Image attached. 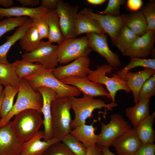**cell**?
I'll use <instances>...</instances> for the list:
<instances>
[{
	"instance_id": "cell-1",
	"label": "cell",
	"mask_w": 155,
	"mask_h": 155,
	"mask_svg": "<svg viewBox=\"0 0 155 155\" xmlns=\"http://www.w3.org/2000/svg\"><path fill=\"white\" fill-rule=\"evenodd\" d=\"M16 101L6 116L0 120V128L5 126L11 119L20 112L28 109L36 110L42 113L43 98L37 90L33 89L24 78L20 80Z\"/></svg>"
},
{
	"instance_id": "cell-2",
	"label": "cell",
	"mask_w": 155,
	"mask_h": 155,
	"mask_svg": "<svg viewBox=\"0 0 155 155\" xmlns=\"http://www.w3.org/2000/svg\"><path fill=\"white\" fill-rule=\"evenodd\" d=\"M34 89L44 86L54 90L56 93V98L65 97H75L80 95L81 92L76 87L66 84L57 78L52 71L42 68L35 73L24 78Z\"/></svg>"
},
{
	"instance_id": "cell-3",
	"label": "cell",
	"mask_w": 155,
	"mask_h": 155,
	"mask_svg": "<svg viewBox=\"0 0 155 155\" xmlns=\"http://www.w3.org/2000/svg\"><path fill=\"white\" fill-rule=\"evenodd\" d=\"M93 98L85 95L80 98L69 97L71 108L75 114L71 124L72 128L85 124L88 118L93 117L92 113L96 109L104 108L108 111H111L118 106L115 102L106 103L103 100Z\"/></svg>"
},
{
	"instance_id": "cell-4",
	"label": "cell",
	"mask_w": 155,
	"mask_h": 155,
	"mask_svg": "<svg viewBox=\"0 0 155 155\" xmlns=\"http://www.w3.org/2000/svg\"><path fill=\"white\" fill-rule=\"evenodd\" d=\"M71 108L69 97L56 98L51 103V126L53 135L61 141L71 130Z\"/></svg>"
},
{
	"instance_id": "cell-5",
	"label": "cell",
	"mask_w": 155,
	"mask_h": 155,
	"mask_svg": "<svg viewBox=\"0 0 155 155\" xmlns=\"http://www.w3.org/2000/svg\"><path fill=\"white\" fill-rule=\"evenodd\" d=\"M15 116L11 121L12 129L17 137L24 142L33 137L43 124L41 114L34 109L25 110Z\"/></svg>"
},
{
	"instance_id": "cell-6",
	"label": "cell",
	"mask_w": 155,
	"mask_h": 155,
	"mask_svg": "<svg viewBox=\"0 0 155 155\" xmlns=\"http://www.w3.org/2000/svg\"><path fill=\"white\" fill-rule=\"evenodd\" d=\"M113 68L110 65L104 64L98 67L94 70L90 69L87 75L90 81L105 85L108 92L112 102H115V96L119 90H124L127 93L131 91L126 82L120 78L116 74L109 77L106 73H111Z\"/></svg>"
},
{
	"instance_id": "cell-7",
	"label": "cell",
	"mask_w": 155,
	"mask_h": 155,
	"mask_svg": "<svg viewBox=\"0 0 155 155\" xmlns=\"http://www.w3.org/2000/svg\"><path fill=\"white\" fill-rule=\"evenodd\" d=\"M92 51L86 36L65 38L57 45L59 63L66 64L80 58L88 57Z\"/></svg>"
},
{
	"instance_id": "cell-8",
	"label": "cell",
	"mask_w": 155,
	"mask_h": 155,
	"mask_svg": "<svg viewBox=\"0 0 155 155\" xmlns=\"http://www.w3.org/2000/svg\"><path fill=\"white\" fill-rule=\"evenodd\" d=\"M110 118L109 122L107 124L100 122L101 132L97 135L96 144L101 147L109 148L116 138L132 128L119 114H112Z\"/></svg>"
},
{
	"instance_id": "cell-9",
	"label": "cell",
	"mask_w": 155,
	"mask_h": 155,
	"mask_svg": "<svg viewBox=\"0 0 155 155\" xmlns=\"http://www.w3.org/2000/svg\"><path fill=\"white\" fill-rule=\"evenodd\" d=\"M22 59L31 62H37L46 69L52 70L59 63L57 45L49 41H40L37 48L30 52H25L21 56Z\"/></svg>"
},
{
	"instance_id": "cell-10",
	"label": "cell",
	"mask_w": 155,
	"mask_h": 155,
	"mask_svg": "<svg viewBox=\"0 0 155 155\" xmlns=\"http://www.w3.org/2000/svg\"><path fill=\"white\" fill-rule=\"evenodd\" d=\"M78 6H71L68 3L58 0L56 10L59 18L62 34L65 38H75L76 20Z\"/></svg>"
},
{
	"instance_id": "cell-11",
	"label": "cell",
	"mask_w": 155,
	"mask_h": 155,
	"mask_svg": "<svg viewBox=\"0 0 155 155\" xmlns=\"http://www.w3.org/2000/svg\"><path fill=\"white\" fill-rule=\"evenodd\" d=\"M80 13L96 21L105 32L109 35L113 45H115L117 35L124 25L126 15L117 17L101 15L94 13L90 8H87L83 9Z\"/></svg>"
},
{
	"instance_id": "cell-12",
	"label": "cell",
	"mask_w": 155,
	"mask_h": 155,
	"mask_svg": "<svg viewBox=\"0 0 155 155\" xmlns=\"http://www.w3.org/2000/svg\"><path fill=\"white\" fill-rule=\"evenodd\" d=\"M86 36L92 51L97 52L104 57L108 65L113 68H116L120 65L119 56L109 49L106 35L90 33L86 34Z\"/></svg>"
},
{
	"instance_id": "cell-13",
	"label": "cell",
	"mask_w": 155,
	"mask_h": 155,
	"mask_svg": "<svg viewBox=\"0 0 155 155\" xmlns=\"http://www.w3.org/2000/svg\"><path fill=\"white\" fill-rule=\"evenodd\" d=\"M24 143L15 134L11 121L0 128V155H21Z\"/></svg>"
},
{
	"instance_id": "cell-14",
	"label": "cell",
	"mask_w": 155,
	"mask_h": 155,
	"mask_svg": "<svg viewBox=\"0 0 155 155\" xmlns=\"http://www.w3.org/2000/svg\"><path fill=\"white\" fill-rule=\"evenodd\" d=\"M63 83L71 85L78 89L84 95L93 97L105 96L111 100L110 94L102 85L89 80L87 76L80 77L73 76L65 78L61 80Z\"/></svg>"
},
{
	"instance_id": "cell-15",
	"label": "cell",
	"mask_w": 155,
	"mask_h": 155,
	"mask_svg": "<svg viewBox=\"0 0 155 155\" xmlns=\"http://www.w3.org/2000/svg\"><path fill=\"white\" fill-rule=\"evenodd\" d=\"M90 60L88 57L77 59L65 65L56 67L52 70L54 76L59 80L73 76L85 77L90 69Z\"/></svg>"
},
{
	"instance_id": "cell-16",
	"label": "cell",
	"mask_w": 155,
	"mask_h": 155,
	"mask_svg": "<svg viewBox=\"0 0 155 155\" xmlns=\"http://www.w3.org/2000/svg\"><path fill=\"white\" fill-rule=\"evenodd\" d=\"M155 40V32L148 30L144 35L137 37L122 54L125 57L145 59L152 54Z\"/></svg>"
},
{
	"instance_id": "cell-17",
	"label": "cell",
	"mask_w": 155,
	"mask_h": 155,
	"mask_svg": "<svg viewBox=\"0 0 155 155\" xmlns=\"http://www.w3.org/2000/svg\"><path fill=\"white\" fill-rule=\"evenodd\" d=\"M142 144L133 128L116 138L112 146L119 155H134Z\"/></svg>"
},
{
	"instance_id": "cell-18",
	"label": "cell",
	"mask_w": 155,
	"mask_h": 155,
	"mask_svg": "<svg viewBox=\"0 0 155 155\" xmlns=\"http://www.w3.org/2000/svg\"><path fill=\"white\" fill-rule=\"evenodd\" d=\"M43 98L42 113L43 116L44 135L43 141H46L54 137L51 126V105L52 101L56 98L57 94L53 90L44 86L37 88Z\"/></svg>"
},
{
	"instance_id": "cell-19",
	"label": "cell",
	"mask_w": 155,
	"mask_h": 155,
	"mask_svg": "<svg viewBox=\"0 0 155 155\" xmlns=\"http://www.w3.org/2000/svg\"><path fill=\"white\" fill-rule=\"evenodd\" d=\"M44 135V131H39L31 139L24 142L21 155H42L50 146L61 141L54 137L46 141H42L41 139Z\"/></svg>"
},
{
	"instance_id": "cell-20",
	"label": "cell",
	"mask_w": 155,
	"mask_h": 155,
	"mask_svg": "<svg viewBox=\"0 0 155 155\" xmlns=\"http://www.w3.org/2000/svg\"><path fill=\"white\" fill-rule=\"evenodd\" d=\"M154 74L155 70L146 67L137 72L129 71L126 74L124 80L133 93L135 104L138 102L139 93L142 86L149 78Z\"/></svg>"
},
{
	"instance_id": "cell-21",
	"label": "cell",
	"mask_w": 155,
	"mask_h": 155,
	"mask_svg": "<svg viewBox=\"0 0 155 155\" xmlns=\"http://www.w3.org/2000/svg\"><path fill=\"white\" fill-rule=\"evenodd\" d=\"M49 10L41 5L35 8L25 7H13L8 8H0V18L29 17L34 18L45 16Z\"/></svg>"
},
{
	"instance_id": "cell-22",
	"label": "cell",
	"mask_w": 155,
	"mask_h": 155,
	"mask_svg": "<svg viewBox=\"0 0 155 155\" xmlns=\"http://www.w3.org/2000/svg\"><path fill=\"white\" fill-rule=\"evenodd\" d=\"M97 121L94 119L90 125L85 124L77 127L71 130L70 133L86 148L93 147L96 144L97 141V135L95 133L97 127L93 126Z\"/></svg>"
},
{
	"instance_id": "cell-23",
	"label": "cell",
	"mask_w": 155,
	"mask_h": 155,
	"mask_svg": "<svg viewBox=\"0 0 155 155\" xmlns=\"http://www.w3.org/2000/svg\"><path fill=\"white\" fill-rule=\"evenodd\" d=\"M32 19L28 18L22 25L18 28L11 36H7L6 41L0 46V63L8 64L7 55L11 46L24 35L28 28L32 25Z\"/></svg>"
},
{
	"instance_id": "cell-24",
	"label": "cell",
	"mask_w": 155,
	"mask_h": 155,
	"mask_svg": "<svg viewBox=\"0 0 155 155\" xmlns=\"http://www.w3.org/2000/svg\"><path fill=\"white\" fill-rule=\"evenodd\" d=\"M125 115L135 129L139 123L150 114V99L139 101L133 106L128 107Z\"/></svg>"
},
{
	"instance_id": "cell-25",
	"label": "cell",
	"mask_w": 155,
	"mask_h": 155,
	"mask_svg": "<svg viewBox=\"0 0 155 155\" xmlns=\"http://www.w3.org/2000/svg\"><path fill=\"white\" fill-rule=\"evenodd\" d=\"M155 118L154 111L140 122L135 129L143 144L153 143L155 141V133L153 127Z\"/></svg>"
},
{
	"instance_id": "cell-26",
	"label": "cell",
	"mask_w": 155,
	"mask_h": 155,
	"mask_svg": "<svg viewBox=\"0 0 155 155\" xmlns=\"http://www.w3.org/2000/svg\"><path fill=\"white\" fill-rule=\"evenodd\" d=\"M49 29L48 41L51 43H61L65 39L63 35L59 25V18L56 9L49 10L45 16Z\"/></svg>"
},
{
	"instance_id": "cell-27",
	"label": "cell",
	"mask_w": 155,
	"mask_h": 155,
	"mask_svg": "<svg viewBox=\"0 0 155 155\" xmlns=\"http://www.w3.org/2000/svg\"><path fill=\"white\" fill-rule=\"evenodd\" d=\"M76 31L77 36L84 33H106L96 21L80 13H78L77 16Z\"/></svg>"
},
{
	"instance_id": "cell-28",
	"label": "cell",
	"mask_w": 155,
	"mask_h": 155,
	"mask_svg": "<svg viewBox=\"0 0 155 155\" xmlns=\"http://www.w3.org/2000/svg\"><path fill=\"white\" fill-rule=\"evenodd\" d=\"M124 25L139 36L144 35L148 30L146 20L141 11L126 15Z\"/></svg>"
},
{
	"instance_id": "cell-29",
	"label": "cell",
	"mask_w": 155,
	"mask_h": 155,
	"mask_svg": "<svg viewBox=\"0 0 155 155\" xmlns=\"http://www.w3.org/2000/svg\"><path fill=\"white\" fill-rule=\"evenodd\" d=\"M15 62L8 64L0 63V84L5 87L11 85L19 89L20 80L15 70Z\"/></svg>"
},
{
	"instance_id": "cell-30",
	"label": "cell",
	"mask_w": 155,
	"mask_h": 155,
	"mask_svg": "<svg viewBox=\"0 0 155 155\" xmlns=\"http://www.w3.org/2000/svg\"><path fill=\"white\" fill-rule=\"evenodd\" d=\"M138 37L128 27L123 25L117 33L115 45L123 53L132 44Z\"/></svg>"
},
{
	"instance_id": "cell-31",
	"label": "cell",
	"mask_w": 155,
	"mask_h": 155,
	"mask_svg": "<svg viewBox=\"0 0 155 155\" xmlns=\"http://www.w3.org/2000/svg\"><path fill=\"white\" fill-rule=\"evenodd\" d=\"M41 40L36 28L32 24L19 40V44L25 52H30L37 48Z\"/></svg>"
},
{
	"instance_id": "cell-32",
	"label": "cell",
	"mask_w": 155,
	"mask_h": 155,
	"mask_svg": "<svg viewBox=\"0 0 155 155\" xmlns=\"http://www.w3.org/2000/svg\"><path fill=\"white\" fill-rule=\"evenodd\" d=\"M129 63L116 73L120 78L124 80L126 73L135 67H142L155 70V59H146L140 57H130Z\"/></svg>"
},
{
	"instance_id": "cell-33",
	"label": "cell",
	"mask_w": 155,
	"mask_h": 155,
	"mask_svg": "<svg viewBox=\"0 0 155 155\" xmlns=\"http://www.w3.org/2000/svg\"><path fill=\"white\" fill-rule=\"evenodd\" d=\"M15 62L16 73L20 80L35 73L43 67L40 64H35L22 59L17 60Z\"/></svg>"
},
{
	"instance_id": "cell-34",
	"label": "cell",
	"mask_w": 155,
	"mask_h": 155,
	"mask_svg": "<svg viewBox=\"0 0 155 155\" xmlns=\"http://www.w3.org/2000/svg\"><path fill=\"white\" fill-rule=\"evenodd\" d=\"M5 87L3 89L4 96L1 110V119L5 117L12 109L14 97L18 91V89L10 85Z\"/></svg>"
},
{
	"instance_id": "cell-35",
	"label": "cell",
	"mask_w": 155,
	"mask_h": 155,
	"mask_svg": "<svg viewBox=\"0 0 155 155\" xmlns=\"http://www.w3.org/2000/svg\"><path fill=\"white\" fill-rule=\"evenodd\" d=\"M28 19V17L7 18L0 21V38L7 32L13 30L23 25Z\"/></svg>"
},
{
	"instance_id": "cell-36",
	"label": "cell",
	"mask_w": 155,
	"mask_h": 155,
	"mask_svg": "<svg viewBox=\"0 0 155 155\" xmlns=\"http://www.w3.org/2000/svg\"><path fill=\"white\" fill-rule=\"evenodd\" d=\"M61 141L75 155H86L87 148L70 133L64 136Z\"/></svg>"
},
{
	"instance_id": "cell-37",
	"label": "cell",
	"mask_w": 155,
	"mask_h": 155,
	"mask_svg": "<svg viewBox=\"0 0 155 155\" xmlns=\"http://www.w3.org/2000/svg\"><path fill=\"white\" fill-rule=\"evenodd\" d=\"M155 95V74L149 78L144 83L139 91L138 102L150 99Z\"/></svg>"
},
{
	"instance_id": "cell-38",
	"label": "cell",
	"mask_w": 155,
	"mask_h": 155,
	"mask_svg": "<svg viewBox=\"0 0 155 155\" xmlns=\"http://www.w3.org/2000/svg\"><path fill=\"white\" fill-rule=\"evenodd\" d=\"M147 22L148 30L155 32V3L151 1L141 11Z\"/></svg>"
},
{
	"instance_id": "cell-39",
	"label": "cell",
	"mask_w": 155,
	"mask_h": 155,
	"mask_svg": "<svg viewBox=\"0 0 155 155\" xmlns=\"http://www.w3.org/2000/svg\"><path fill=\"white\" fill-rule=\"evenodd\" d=\"M42 155H75L61 141L50 146Z\"/></svg>"
},
{
	"instance_id": "cell-40",
	"label": "cell",
	"mask_w": 155,
	"mask_h": 155,
	"mask_svg": "<svg viewBox=\"0 0 155 155\" xmlns=\"http://www.w3.org/2000/svg\"><path fill=\"white\" fill-rule=\"evenodd\" d=\"M32 24L36 28L40 40L44 38L48 39L49 27L45 16L36 17L32 19Z\"/></svg>"
},
{
	"instance_id": "cell-41",
	"label": "cell",
	"mask_w": 155,
	"mask_h": 155,
	"mask_svg": "<svg viewBox=\"0 0 155 155\" xmlns=\"http://www.w3.org/2000/svg\"><path fill=\"white\" fill-rule=\"evenodd\" d=\"M125 1L124 0H109L106 7L103 11L100 12L101 15H108L117 17L120 16V7L124 4Z\"/></svg>"
},
{
	"instance_id": "cell-42",
	"label": "cell",
	"mask_w": 155,
	"mask_h": 155,
	"mask_svg": "<svg viewBox=\"0 0 155 155\" xmlns=\"http://www.w3.org/2000/svg\"><path fill=\"white\" fill-rule=\"evenodd\" d=\"M134 155H155V145L154 143L143 144Z\"/></svg>"
},
{
	"instance_id": "cell-43",
	"label": "cell",
	"mask_w": 155,
	"mask_h": 155,
	"mask_svg": "<svg viewBox=\"0 0 155 155\" xmlns=\"http://www.w3.org/2000/svg\"><path fill=\"white\" fill-rule=\"evenodd\" d=\"M143 4L142 0H128L126 6L129 10L133 12L138 11L141 8Z\"/></svg>"
},
{
	"instance_id": "cell-44",
	"label": "cell",
	"mask_w": 155,
	"mask_h": 155,
	"mask_svg": "<svg viewBox=\"0 0 155 155\" xmlns=\"http://www.w3.org/2000/svg\"><path fill=\"white\" fill-rule=\"evenodd\" d=\"M58 0H42L41 5L49 11L56 9Z\"/></svg>"
},
{
	"instance_id": "cell-45",
	"label": "cell",
	"mask_w": 155,
	"mask_h": 155,
	"mask_svg": "<svg viewBox=\"0 0 155 155\" xmlns=\"http://www.w3.org/2000/svg\"><path fill=\"white\" fill-rule=\"evenodd\" d=\"M86 155H103L102 147L97 144L94 146L87 148Z\"/></svg>"
},
{
	"instance_id": "cell-46",
	"label": "cell",
	"mask_w": 155,
	"mask_h": 155,
	"mask_svg": "<svg viewBox=\"0 0 155 155\" xmlns=\"http://www.w3.org/2000/svg\"><path fill=\"white\" fill-rule=\"evenodd\" d=\"M23 6L30 5L32 6H37L39 4L38 0H17Z\"/></svg>"
},
{
	"instance_id": "cell-47",
	"label": "cell",
	"mask_w": 155,
	"mask_h": 155,
	"mask_svg": "<svg viewBox=\"0 0 155 155\" xmlns=\"http://www.w3.org/2000/svg\"><path fill=\"white\" fill-rule=\"evenodd\" d=\"M13 1L12 0H0V5H1L5 8L11 7L13 4Z\"/></svg>"
},
{
	"instance_id": "cell-48",
	"label": "cell",
	"mask_w": 155,
	"mask_h": 155,
	"mask_svg": "<svg viewBox=\"0 0 155 155\" xmlns=\"http://www.w3.org/2000/svg\"><path fill=\"white\" fill-rule=\"evenodd\" d=\"M106 0H87V2L88 3L94 5H100L105 3Z\"/></svg>"
},
{
	"instance_id": "cell-49",
	"label": "cell",
	"mask_w": 155,
	"mask_h": 155,
	"mask_svg": "<svg viewBox=\"0 0 155 155\" xmlns=\"http://www.w3.org/2000/svg\"><path fill=\"white\" fill-rule=\"evenodd\" d=\"M103 150V155H119L112 153L109 150V148L102 147Z\"/></svg>"
},
{
	"instance_id": "cell-50",
	"label": "cell",
	"mask_w": 155,
	"mask_h": 155,
	"mask_svg": "<svg viewBox=\"0 0 155 155\" xmlns=\"http://www.w3.org/2000/svg\"><path fill=\"white\" fill-rule=\"evenodd\" d=\"M4 96L3 89L0 90V120L1 119V113L2 104Z\"/></svg>"
},
{
	"instance_id": "cell-51",
	"label": "cell",
	"mask_w": 155,
	"mask_h": 155,
	"mask_svg": "<svg viewBox=\"0 0 155 155\" xmlns=\"http://www.w3.org/2000/svg\"><path fill=\"white\" fill-rule=\"evenodd\" d=\"M3 86L0 84V90L3 89Z\"/></svg>"
}]
</instances>
